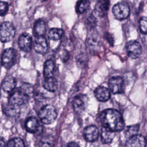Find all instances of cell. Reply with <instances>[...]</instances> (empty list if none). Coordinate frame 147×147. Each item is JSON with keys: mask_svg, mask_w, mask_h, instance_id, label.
<instances>
[{"mask_svg": "<svg viewBox=\"0 0 147 147\" xmlns=\"http://www.w3.org/2000/svg\"><path fill=\"white\" fill-rule=\"evenodd\" d=\"M139 26L140 32L145 34H147V16H143L139 21Z\"/></svg>", "mask_w": 147, "mask_h": 147, "instance_id": "4316f807", "label": "cell"}, {"mask_svg": "<svg viewBox=\"0 0 147 147\" xmlns=\"http://www.w3.org/2000/svg\"><path fill=\"white\" fill-rule=\"evenodd\" d=\"M16 86V80L12 76H7L2 83V88L6 92H11Z\"/></svg>", "mask_w": 147, "mask_h": 147, "instance_id": "2e32d148", "label": "cell"}, {"mask_svg": "<svg viewBox=\"0 0 147 147\" xmlns=\"http://www.w3.org/2000/svg\"><path fill=\"white\" fill-rule=\"evenodd\" d=\"M146 138L140 134L134 135L129 138L126 142V147H146Z\"/></svg>", "mask_w": 147, "mask_h": 147, "instance_id": "9c48e42d", "label": "cell"}, {"mask_svg": "<svg viewBox=\"0 0 147 147\" xmlns=\"http://www.w3.org/2000/svg\"><path fill=\"white\" fill-rule=\"evenodd\" d=\"M107 38H108V41L110 43V44H113V38L111 37V36L110 34H108V38L107 37Z\"/></svg>", "mask_w": 147, "mask_h": 147, "instance_id": "1f68e13d", "label": "cell"}, {"mask_svg": "<svg viewBox=\"0 0 147 147\" xmlns=\"http://www.w3.org/2000/svg\"><path fill=\"white\" fill-rule=\"evenodd\" d=\"M20 88L22 90L25 92H26L27 94H28L29 96H30L33 91V87L31 84H28V83H24L23 84L21 87Z\"/></svg>", "mask_w": 147, "mask_h": 147, "instance_id": "83f0119b", "label": "cell"}, {"mask_svg": "<svg viewBox=\"0 0 147 147\" xmlns=\"http://www.w3.org/2000/svg\"><path fill=\"white\" fill-rule=\"evenodd\" d=\"M90 0H79L76 4V11L79 13L86 11L89 7Z\"/></svg>", "mask_w": 147, "mask_h": 147, "instance_id": "603a6c76", "label": "cell"}, {"mask_svg": "<svg viewBox=\"0 0 147 147\" xmlns=\"http://www.w3.org/2000/svg\"><path fill=\"white\" fill-rule=\"evenodd\" d=\"M7 143H6L5 140L2 137L0 141V147H7Z\"/></svg>", "mask_w": 147, "mask_h": 147, "instance_id": "4dcf8cb0", "label": "cell"}, {"mask_svg": "<svg viewBox=\"0 0 147 147\" xmlns=\"http://www.w3.org/2000/svg\"><path fill=\"white\" fill-rule=\"evenodd\" d=\"M112 11L114 17L118 20L122 21L127 18L130 14V8L125 2H120L114 5Z\"/></svg>", "mask_w": 147, "mask_h": 147, "instance_id": "8992f818", "label": "cell"}, {"mask_svg": "<svg viewBox=\"0 0 147 147\" xmlns=\"http://www.w3.org/2000/svg\"><path fill=\"white\" fill-rule=\"evenodd\" d=\"M9 9V5L7 3L1 1L0 3V13H1V16H3L6 14L7 12V10Z\"/></svg>", "mask_w": 147, "mask_h": 147, "instance_id": "f1b7e54d", "label": "cell"}, {"mask_svg": "<svg viewBox=\"0 0 147 147\" xmlns=\"http://www.w3.org/2000/svg\"><path fill=\"white\" fill-rule=\"evenodd\" d=\"M126 49L127 55L131 59H137L141 54L142 48L140 44L136 40H131L126 43Z\"/></svg>", "mask_w": 147, "mask_h": 147, "instance_id": "ba28073f", "label": "cell"}, {"mask_svg": "<svg viewBox=\"0 0 147 147\" xmlns=\"http://www.w3.org/2000/svg\"><path fill=\"white\" fill-rule=\"evenodd\" d=\"M55 71V63L52 60H48L44 65V76L45 78L53 77Z\"/></svg>", "mask_w": 147, "mask_h": 147, "instance_id": "ffe728a7", "label": "cell"}, {"mask_svg": "<svg viewBox=\"0 0 147 147\" xmlns=\"http://www.w3.org/2000/svg\"><path fill=\"white\" fill-rule=\"evenodd\" d=\"M16 30L13 24L10 22H4L0 28V39L3 42L11 41L14 37Z\"/></svg>", "mask_w": 147, "mask_h": 147, "instance_id": "5b68a950", "label": "cell"}, {"mask_svg": "<svg viewBox=\"0 0 147 147\" xmlns=\"http://www.w3.org/2000/svg\"><path fill=\"white\" fill-rule=\"evenodd\" d=\"M139 128H140V125L138 124L133 125H130L126 127L125 131L126 136L130 138L134 135L137 134V133L139 130Z\"/></svg>", "mask_w": 147, "mask_h": 147, "instance_id": "cb8c5ba5", "label": "cell"}, {"mask_svg": "<svg viewBox=\"0 0 147 147\" xmlns=\"http://www.w3.org/2000/svg\"><path fill=\"white\" fill-rule=\"evenodd\" d=\"M55 138L51 134H47L42 136L39 142V147H53L54 146Z\"/></svg>", "mask_w": 147, "mask_h": 147, "instance_id": "44dd1931", "label": "cell"}, {"mask_svg": "<svg viewBox=\"0 0 147 147\" xmlns=\"http://www.w3.org/2000/svg\"><path fill=\"white\" fill-rule=\"evenodd\" d=\"M87 103V96L83 94L76 95L74 98L73 108L75 111L78 114L82 113L86 108Z\"/></svg>", "mask_w": 147, "mask_h": 147, "instance_id": "8fae6325", "label": "cell"}, {"mask_svg": "<svg viewBox=\"0 0 147 147\" xmlns=\"http://www.w3.org/2000/svg\"><path fill=\"white\" fill-rule=\"evenodd\" d=\"M83 136L86 140L89 142L96 141L99 136V130L94 125H90L86 127L83 130Z\"/></svg>", "mask_w": 147, "mask_h": 147, "instance_id": "7c38bea8", "label": "cell"}, {"mask_svg": "<svg viewBox=\"0 0 147 147\" xmlns=\"http://www.w3.org/2000/svg\"><path fill=\"white\" fill-rule=\"evenodd\" d=\"M109 87L110 91L114 94L123 93L125 88L124 80L120 76L112 77L109 80Z\"/></svg>", "mask_w": 147, "mask_h": 147, "instance_id": "52a82bcc", "label": "cell"}, {"mask_svg": "<svg viewBox=\"0 0 147 147\" xmlns=\"http://www.w3.org/2000/svg\"><path fill=\"white\" fill-rule=\"evenodd\" d=\"M146 142H147V136H146Z\"/></svg>", "mask_w": 147, "mask_h": 147, "instance_id": "d6a6232c", "label": "cell"}, {"mask_svg": "<svg viewBox=\"0 0 147 147\" xmlns=\"http://www.w3.org/2000/svg\"><path fill=\"white\" fill-rule=\"evenodd\" d=\"M42 86L45 90L50 92H55L57 88L58 83L55 78L50 77L45 78L42 83Z\"/></svg>", "mask_w": 147, "mask_h": 147, "instance_id": "e0dca14e", "label": "cell"}, {"mask_svg": "<svg viewBox=\"0 0 147 147\" xmlns=\"http://www.w3.org/2000/svg\"><path fill=\"white\" fill-rule=\"evenodd\" d=\"M30 96L20 88L14 91L10 96L9 104L18 107L26 103L29 99Z\"/></svg>", "mask_w": 147, "mask_h": 147, "instance_id": "277c9868", "label": "cell"}, {"mask_svg": "<svg viewBox=\"0 0 147 147\" xmlns=\"http://www.w3.org/2000/svg\"><path fill=\"white\" fill-rule=\"evenodd\" d=\"M63 33L64 31L61 29L52 28L49 32L48 38L51 40H59L61 38Z\"/></svg>", "mask_w": 147, "mask_h": 147, "instance_id": "7402d4cb", "label": "cell"}, {"mask_svg": "<svg viewBox=\"0 0 147 147\" xmlns=\"http://www.w3.org/2000/svg\"><path fill=\"white\" fill-rule=\"evenodd\" d=\"M7 147H25V144L21 138L15 137L9 140Z\"/></svg>", "mask_w": 147, "mask_h": 147, "instance_id": "d4e9b609", "label": "cell"}, {"mask_svg": "<svg viewBox=\"0 0 147 147\" xmlns=\"http://www.w3.org/2000/svg\"><path fill=\"white\" fill-rule=\"evenodd\" d=\"M65 147H79V145L75 142H71L67 144Z\"/></svg>", "mask_w": 147, "mask_h": 147, "instance_id": "f546056e", "label": "cell"}, {"mask_svg": "<svg viewBox=\"0 0 147 147\" xmlns=\"http://www.w3.org/2000/svg\"><path fill=\"white\" fill-rule=\"evenodd\" d=\"M103 127L113 131H119L124 128V121L120 113L113 109L103 110L100 114Z\"/></svg>", "mask_w": 147, "mask_h": 147, "instance_id": "6da1fadb", "label": "cell"}, {"mask_svg": "<svg viewBox=\"0 0 147 147\" xmlns=\"http://www.w3.org/2000/svg\"><path fill=\"white\" fill-rule=\"evenodd\" d=\"M25 127L26 130L30 133H36L40 128V125L38 119L34 117H30L27 118Z\"/></svg>", "mask_w": 147, "mask_h": 147, "instance_id": "5bb4252c", "label": "cell"}, {"mask_svg": "<svg viewBox=\"0 0 147 147\" xmlns=\"http://www.w3.org/2000/svg\"><path fill=\"white\" fill-rule=\"evenodd\" d=\"M38 115L42 123L49 125L55 121L57 117V113L53 106L47 105L40 109Z\"/></svg>", "mask_w": 147, "mask_h": 147, "instance_id": "7a4b0ae2", "label": "cell"}, {"mask_svg": "<svg viewBox=\"0 0 147 147\" xmlns=\"http://www.w3.org/2000/svg\"><path fill=\"white\" fill-rule=\"evenodd\" d=\"M110 5V0H97L98 9L102 11L108 10Z\"/></svg>", "mask_w": 147, "mask_h": 147, "instance_id": "484cf974", "label": "cell"}, {"mask_svg": "<svg viewBox=\"0 0 147 147\" xmlns=\"http://www.w3.org/2000/svg\"><path fill=\"white\" fill-rule=\"evenodd\" d=\"M48 44L44 36L36 37L34 49L35 51L40 54H44L48 51Z\"/></svg>", "mask_w": 147, "mask_h": 147, "instance_id": "4fadbf2b", "label": "cell"}, {"mask_svg": "<svg viewBox=\"0 0 147 147\" xmlns=\"http://www.w3.org/2000/svg\"><path fill=\"white\" fill-rule=\"evenodd\" d=\"M96 99L100 102H106L110 98V91L107 88L103 86L98 87L94 91Z\"/></svg>", "mask_w": 147, "mask_h": 147, "instance_id": "9a60e30c", "label": "cell"}, {"mask_svg": "<svg viewBox=\"0 0 147 147\" xmlns=\"http://www.w3.org/2000/svg\"><path fill=\"white\" fill-rule=\"evenodd\" d=\"M17 52L16 49L10 48L6 49L2 53L1 57V64L6 68H11L17 62Z\"/></svg>", "mask_w": 147, "mask_h": 147, "instance_id": "3957f363", "label": "cell"}, {"mask_svg": "<svg viewBox=\"0 0 147 147\" xmlns=\"http://www.w3.org/2000/svg\"><path fill=\"white\" fill-rule=\"evenodd\" d=\"M46 32V24L43 20H40L36 22L33 28V33L36 37L43 36Z\"/></svg>", "mask_w": 147, "mask_h": 147, "instance_id": "d6986e66", "label": "cell"}, {"mask_svg": "<svg viewBox=\"0 0 147 147\" xmlns=\"http://www.w3.org/2000/svg\"><path fill=\"white\" fill-rule=\"evenodd\" d=\"M115 136V132L104 127L102 129L100 133V140L103 144L110 143Z\"/></svg>", "mask_w": 147, "mask_h": 147, "instance_id": "ac0fdd59", "label": "cell"}, {"mask_svg": "<svg viewBox=\"0 0 147 147\" xmlns=\"http://www.w3.org/2000/svg\"><path fill=\"white\" fill-rule=\"evenodd\" d=\"M18 43L20 49L24 52H28L32 49V39L31 37L26 33H22L20 35Z\"/></svg>", "mask_w": 147, "mask_h": 147, "instance_id": "30bf717a", "label": "cell"}]
</instances>
